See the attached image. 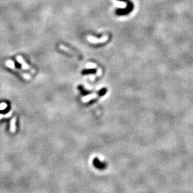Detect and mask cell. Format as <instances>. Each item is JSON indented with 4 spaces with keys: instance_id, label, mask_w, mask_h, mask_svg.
I'll use <instances>...</instances> for the list:
<instances>
[{
    "instance_id": "6da1fadb",
    "label": "cell",
    "mask_w": 193,
    "mask_h": 193,
    "mask_svg": "<svg viewBox=\"0 0 193 193\" xmlns=\"http://www.w3.org/2000/svg\"><path fill=\"white\" fill-rule=\"evenodd\" d=\"M123 2H124L127 4L126 8L124 9H117L116 10V14L118 16H123V15H126L129 13H130L134 9V5L133 3L130 1V0H119Z\"/></svg>"
},
{
    "instance_id": "7a4b0ae2",
    "label": "cell",
    "mask_w": 193,
    "mask_h": 193,
    "mask_svg": "<svg viewBox=\"0 0 193 193\" xmlns=\"http://www.w3.org/2000/svg\"><path fill=\"white\" fill-rule=\"evenodd\" d=\"M6 66H7L8 67L12 69L13 70H14V71L18 72V73H20V74L21 75L22 77H24V78L27 79V80H29V79L31 78V77H30L29 75H27V73H24V72H22L20 70L18 69V68L15 67L14 63L12 60H7V62H6Z\"/></svg>"
},
{
    "instance_id": "3957f363",
    "label": "cell",
    "mask_w": 193,
    "mask_h": 193,
    "mask_svg": "<svg viewBox=\"0 0 193 193\" xmlns=\"http://www.w3.org/2000/svg\"><path fill=\"white\" fill-rule=\"evenodd\" d=\"M16 60H17L18 63L21 64L23 69L26 70H30L32 73H34L35 72L34 70L32 69L29 65H27V63L24 61L23 58L21 56H20V55H18V56H17Z\"/></svg>"
},
{
    "instance_id": "277c9868",
    "label": "cell",
    "mask_w": 193,
    "mask_h": 193,
    "mask_svg": "<svg viewBox=\"0 0 193 193\" xmlns=\"http://www.w3.org/2000/svg\"><path fill=\"white\" fill-rule=\"evenodd\" d=\"M94 163H95V165H96V167L99 169H105L106 166V165L105 162H101L99 160H98L97 159H96L95 160Z\"/></svg>"
},
{
    "instance_id": "5b68a950",
    "label": "cell",
    "mask_w": 193,
    "mask_h": 193,
    "mask_svg": "<svg viewBox=\"0 0 193 193\" xmlns=\"http://www.w3.org/2000/svg\"><path fill=\"white\" fill-rule=\"evenodd\" d=\"M59 48H60V49H61V50L64 51L65 52H67V53H69V54H71V55H76V52H75L73 50H71L70 48L66 47V46H64V45H60L59 46Z\"/></svg>"
},
{
    "instance_id": "8992f818",
    "label": "cell",
    "mask_w": 193,
    "mask_h": 193,
    "mask_svg": "<svg viewBox=\"0 0 193 193\" xmlns=\"http://www.w3.org/2000/svg\"><path fill=\"white\" fill-rule=\"evenodd\" d=\"M16 118L13 117L10 122V131L12 133H14L16 131Z\"/></svg>"
},
{
    "instance_id": "52a82bcc",
    "label": "cell",
    "mask_w": 193,
    "mask_h": 193,
    "mask_svg": "<svg viewBox=\"0 0 193 193\" xmlns=\"http://www.w3.org/2000/svg\"><path fill=\"white\" fill-rule=\"evenodd\" d=\"M12 111H10V112H8L6 114H0V119H2V118H9L12 115Z\"/></svg>"
},
{
    "instance_id": "ba28073f",
    "label": "cell",
    "mask_w": 193,
    "mask_h": 193,
    "mask_svg": "<svg viewBox=\"0 0 193 193\" xmlns=\"http://www.w3.org/2000/svg\"><path fill=\"white\" fill-rule=\"evenodd\" d=\"M7 107H8V105L6 103L3 102V103L0 104V110H1L6 109L7 108Z\"/></svg>"
}]
</instances>
